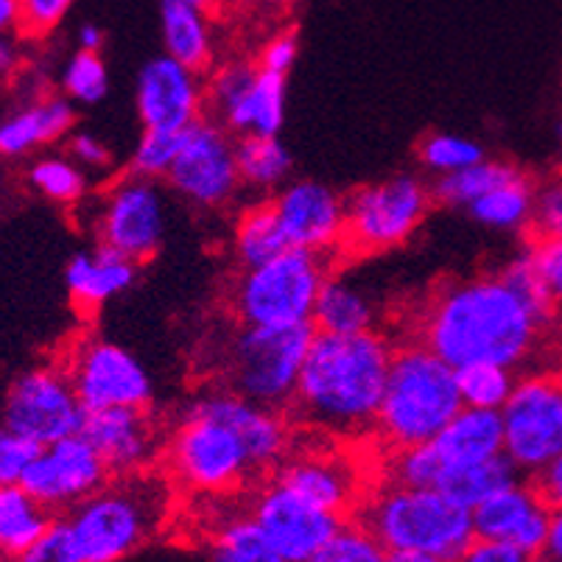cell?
<instances>
[{
  "label": "cell",
  "instance_id": "obj_18",
  "mask_svg": "<svg viewBox=\"0 0 562 562\" xmlns=\"http://www.w3.org/2000/svg\"><path fill=\"white\" fill-rule=\"evenodd\" d=\"M135 104L143 130L186 132L207 110L202 74L166 54L155 56L137 76Z\"/></svg>",
  "mask_w": 562,
  "mask_h": 562
},
{
  "label": "cell",
  "instance_id": "obj_1",
  "mask_svg": "<svg viewBox=\"0 0 562 562\" xmlns=\"http://www.w3.org/2000/svg\"><path fill=\"white\" fill-rule=\"evenodd\" d=\"M546 334L549 328L498 272L439 285L417 316V341L453 370L470 364L518 370L540 350Z\"/></svg>",
  "mask_w": 562,
  "mask_h": 562
},
{
  "label": "cell",
  "instance_id": "obj_16",
  "mask_svg": "<svg viewBox=\"0 0 562 562\" xmlns=\"http://www.w3.org/2000/svg\"><path fill=\"white\" fill-rule=\"evenodd\" d=\"M110 470L81 434L65 437L34 453L20 487L32 493L48 513L74 509L110 482Z\"/></svg>",
  "mask_w": 562,
  "mask_h": 562
},
{
  "label": "cell",
  "instance_id": "obj_37",
  "mask_svg": "<svg viewBox=\"0 0 562 562\" xmlns=\"http://www.w3.org/2000/svg\"><path fill=\"white\" fill-rule=\"evenodd\" d=\"M423 168L434 177H448V173L464 171V168L476 166L487 157L484 146L473 137L451 135V132H431L417 146Z\"/></svg>",
  "mask_w": 562,
  "mask_h": 562
},
{
  "label": "cell",
  "instance_id": "obj_57",
  "mask_svg": "<svg viewBox=\"0 0 562 562\" xmlns=\"http://www.w3.org/2000/svg\"><path fill=\"white\" fill-rule=\"evenodd\" d=\"M104 48V32L95 23H85L79 29V50H90V54H101Z\"/></svg>",
  "mask_w": 562,
  "mask_h": 562
},
{
  "label": "cell",
  "instance_id": "obj_5",
  "mask_svg": "<svg viewBox=\"0 0 562 562\" xmlns=\"http://www.w3.org/2000/svg\"><path fill=\"white\" fill-rule=\"evenodd\" d=\"M356 520L386 551H426L451 562L476 538L473 515L434 487L378 484L364 495Z\"/></svg>",
  "mask_w": 562,
  "mask_h": 562
},
{
  "label": "cell",
  "instance_id": "obj_6",
  "mask_svg": "<svg viewBox=\"0 0 562 562\" xmlns=\"http://www.w3.org/2000/svg\"><path fill=\"white\" fill-rule=\"evenodd\" d=\"M328 278V255L285 249L266 263L241 269L229 285L227 305L247 328L305 325Z\"/></svg>",
  "mask_w": 562,
  "mask_h": 562
},
{
  "label": "cell",
  "instance_id": "obj_17",
  "mask_svg": "<svg viewBox=\"0 0 562 562\" xmlns=\"http://www.w3.org/2000/svg\"><path fill=\"white\" fill-rule=\"evenodd\" d=\"M274 216L291 249L330 255L345 241V199L316 180H294L272 196Z\"/></svg>",
  "mask_w": 562,
  "mask_h": 562
},
{
  "label": "cell",
  "instance_id": "obj_19",
  "mask_svg": "<svg viewBox=\"0 0 562 562\" xmlns=\"http://www.w3.org/2000/svg\"><path fill=\"white\" fill-rule=\"evenodd\" d=\"M81 437L95 448L110 476H132L149 470L162 439L149 408H104L90 412L81 426Z\"/></svg>",
  "mask_w": 562,
  "mask_h": 562
},
{
  "label": "cell",
  "instance_id": "obj_48",
  "mask_svg": "<svg viewBox=\"0 0 562 562\" xmlns=\"http://www.w3.org/2000/svg\"><path fill=\"white\" fill-rule=\"evenodd\" d=\"M37 451L40 448L32 446L29 439L18 437L7 426H0V487L20 484L25 468H29Z\"/></svg>",
  "mask_w": 562,
  "mask_h": 562
},
{
  "label": "cell",
  "instance_id": "obj_54",
  "mask_svg": "<svg viewBox=\"0 0 562 562\" xmlns=\"http://www.w3.org/2000/svg\"><path fill=\"white\" fill-rule=\"evenodd\" d=\"M543 557H549L551 562H562V509H554V513H551V526L549 538H546Z\"/></svg>",
  "mask_w": 562,
  "mask_h": 562
},
{
  "label": "cell",
  "instance_id": "obj_34",
  "mask_svg": "<svg viewBox=\"0 0 562 562\" xmlns=\"http://www.w3.org/2000/svg\"><path fill=\"white\" fill-rule=\"evenodd\" d=\"M513 162L504 160H490L484 157L476 166L464 168V171L448 173V177H437L434 182V202L446 204V207H470V204L498 188L501 182L509 180L515 173Z\"/></svg>",
  "mask_w": 562,
  "mask_h": 562
},
{
  "label": "cell",
  "instance_id": "obj_58",
  "mask_svg": "<svg viewBox=\"0 0 562 562\" xmlns=\"http://www.w3.org/2000/svg\"><path fill=\"white\" fill-rule=\"evenodd\" d=\"M386 562H451V560L437 554H426V551H390V560Z\"/></svg>",
  "mask_w": 562,
  "mask_h": 562
},
{
  "label": "cell",
  "instance_id": "obj_33",
  "mask_svg": "<svg viewBox=\"0 0 562 562\" xmlns=\"http://www.w3.org/2000/svg\"><path fill=\"white\" fill-rule=\"evenodd\" d=\"M285 249L291 247L285 241L283 229H280L278 216H274L272 202L252 204L249 211L238 216L233 233V255L241 269L266 263V260L278 258Z\"/></svg>",
  "mask_w": 562,
  "mask_h": 562
},
{
  "label": "cell",
  "instance_id": "obj_12",
  "mask_svg": "<svg viewBox=\"0 0 562 562\" xmlns=\"http://www.w3.org/2000/svg\"><path fill=\"white\" fill-rule=\"evenodd\" d=\"M85 406L76 397L65 367H34L9 386L3 426L32 446L45 448L81 434Z\"/></svg>",
  "mask_w": 562,
  "mask_h": 562
},
{
  "label": "cell",
  "instance_id": "obj_41",
  "mask_svg": "<svg viewBox=\"0 0 562 562\" xmlns=\"http://www.w3.org/2000/svg\"><path fill=\"white\" fill-rule=\"evenodd\" d=\"M390 551L383 549L370 531L359 524L356 518H347L339 529L334 531V538L322 546L308 562H386Z\"/></svg>",
  "mask_w": 562,
  "mask_h": 562
},
{
  "label": "cell",
  "instance_id": "obj_45",
  "mask_svg": "<svg viewBox=\"0 0 562 562\" xmlns=\"http://www.w3.org/2000/svg\"><path fill=\"white\" fill-rule=\"evenodd\" d=\"M529 229L535 241H562V171L535 188Z\"/></svg>",
  "mask_w": 562,
  "mask_h": 562
},
{
  "label": "cell",
  "instance_id": "obj_40",
  "mask_svg": "<svg viewBox=\"0 0 562 562\" xmlns=\"http://www.w3.org/2000/svg\"><path fill=\"white\" fill-rule=\"evenodd\" d=\"M498 274L507 280L509 289H513L515 294H518V297L535 311V316L543 322L546 328H554L560 319H557V311L554 305H551L549 291H546L543 278H540L535 258H531V249H524V252L515 255L513 260H507V266H504Z\"/></svg>",
  "mask_w": 562,
  "mask_h": 562
},
{
  "label": "cell",
  "instance_id": "obj_60",
  "mask_svg": "<svg viewBox=\"0 0 562 562\" xmlns=\"http://www.w3.org/2000/svg\"><path fill=\"white\" fill-rule=\"evenodd\" d=\"M182 3H191V7H199V9H211L216 0H182Z\"/></svg>",
  "mask_w": 562,
  "mask_h": 562
},
{
  "label": "cell",
  "instance_id": "obj_3",
  "mask_svg": "<svg viewBox=\"0 0 562 562\" xmlns=\"http://www.w3.org/2000/svg\"><path fill=\"white\" fill-rule=\"evenodd\" d=\"M171 513V479L143 470L112 476L68 513L81 562H121L155 538Z\"/></svg>",
  "mask_w": 562,
  "mask_h": 562
},
{
  "label": "cell",
  "instance_id": "obj_9",
  "mask_svg": "<svg viewBox=\"0 0 562 562\" xmlns=\"http://www.w3.org/2000/svg\"><path fill=\"white\" fill-rule=\"evenodd\" d=\"M434 191L414 173H395L390 180L370 182L345 199L347 255L390 252L412 238L431 213Z\"/></svg>",
  "mask_w": 562,
  "mask_h": 562
},
{
  "label": "cell",
  "instance_id": "obj_2",
  "mask_svg": "<svg viewBox=\"0 0 562 562\" xmlns=\"http://www.w3.org/2000/svg\"><path fill=\"white\" fill-rule=\"evenodd\" d=\"M392 356L395 345L381 330L352 336L316 334L289 408L305 426L334 437H364L375 431Z\"/></svg>",
  "mask_w": 562,
  "mask_h": 562
},
{
  "label": "cell",
  "instance_id": "obj_56",
  "mask_svg": "<svg viewBox=\"0 0 562 562\" xmlns=\"http://www.w3.org/2000/svg\"><path fill=\"white\" fill-rule=\"evenodd\" d=\"M20 68V48L12 37L0 40V79H9Z\"/></svg>",
  "mask_w": 562,
  "mask_h": 562
},
{
  "label": "cell",
  "instance_id": "obj_24",
  "mask_svg": "<svg viewBox=\"0 0 562 562\" xmlns=\"http://www.w3.org/2000/svg\"><path fill=\"white\" fill-rule=\"evenodd\" d=\"M446 468L453 464H476L504 457V426L501 412L462 406L448 426L431 439Z\"/></svg>",
  "mask_w": 562,
  "mask_h": 562
},
{
  "label": "cell",
  "instance_id": "obj_51",
  "mask_svg": "<svg viewBox=\"0 0 562 562\" xmlns=\"http://www.w3.org/2000/svg\"><path fill=\"white\" fill-rule=\"evenodd\" d=\"M70 160L79 162L81 168H90V171H101V168L112 166V151L106 149V143L101 137L90 135V132H76L70 137Z\"/></svg>",
  "mask_w": 562,
  "mask_h": 562
},
{
  "label": "cell",
  "instance_id": "obj_62",
  "mask_svg": "<svg viewBox=\"0 0 562 562\" xmlns=\"http://www.w3.org/2000/svg\"><path fill=\"white\" fill-rule=\"evenodd\" d=\"M529 562H551V560H549V557L538 554V557H529Z\"/></svg>",
  "mask_w": 562,
  "mask_h": 562
},
{
  "label": "cell",
  "instance_id": "obj_29",
  "mask_svg": "<svg viewBox=\"0 0 562 562\" xmlns=\"http://www.w3.org/2000/svg\"><path fill=\"white\" fill-rule=\"evenodd\" d=\"M520 479L518 470L513 468L507 457L490 459V462H476V464H453V468H442L434 490L451 498L453 504H459L462 509L473 513L476 507H482L484 501L493 498L495 493L507 490L509 484H515Z\"/></svg>",
  "mask_w": 562,
  "mask_h": 562
},
{
  "label": "cell",
  "instance_id": "obj_20",
  "mask_svg": "<svg viewBox=\"0 0 562 562\" xmlns=\"http://www.w3.org/2000/svg\"><path fill=\"white\" fill-rule=\"evenodd\" d=\"M191 403L224 423L235 437L241 439L258 476L269 470L274 473L291 453V426L278 408L260 406V403L247 401L229 390L211 392Z\"/></svg>",
  "mask_w": 562,
  "mask_h": 562
},
{
  "label": "cell",
  "instance_id": "obj_15",
  "mask_svg": "<svg viewBox=\"0 0 562 562\" xmlns=\"http://www.w3.org/2000/svg\"><path fill=\"white\" fill-rule=\"evenodd\" d=\"M247 513L285 562H308L345 524L339 515L314 507L278 479L255 490Z\"/></svg>",
  "mask_w": 562,
  "mask_h": 562
},
{
  "label": "cell",
  "instance_id": "obj_49",
  "mask_svg": "<svg viewBox=\"0 0 562 562\" xmlns=\"http://www.w3.org/2000/svg\"><path fill=\"white\" fill-rule=\"evenodd\" d=\"M529 249L546 291H549L557 319L562 322V241H535Z\"/></svg>",
  "mask_w": 562,
  "mask_h": 562
},
{
  "label": "cell",
  "instance_id": "obj_22",
  "mask_svg": "<svg viewBox=\"0 0 562 562\" xmlns=\"http://www.w3.org/2000/svg\"><path fill=\"white\" fill-rule=\"evenodd\" d=\"M280 484L303 495L314 507L339 515L341 520L356 518L367 490L347 459L330 453H300L285 457L283 464L272 473Z\"/></svg>",
  "mask_w": 562,
  "mask_h": 562
},
{
  "label": "cell",
  "instance_id": "obj_21",
  "mask_svg": "<svg viewBox=\"0 0 562 562\" xmlns=\"http://www.w3.org/2000/svg\"><path fill=\"white\" fill-rule=\"evenodd\" d=\"M551 513L535 482L526 484L518 479L507 490L495 493L482 507L473 509V531L476 538L501 540L513 546L520 554L538 557L543 554L546 538H549Z\"/></svg>",
  "mask_w": 562,
  "mask_h": 562
},
{
  "label": "cell",
  "instance_id": "obj_38",
  "mask_svg": "<svg viewBox=\"0 0 562 562\" xmlns=\"http://www.w3.org/2000/svg\"><path fill=\"white\" fill-rule=\"evenodd\" d=\"M32 186L50 202L76 204L87 193V171L70 157H43L32 168Z\"/></svg>",
  "mask_w": 562,
  "mask_h": 562
},
{
  "label": "cell",
  "instance_id": "obj_55",
  "mask_svg": "<svg viewBox=\"0 0 562 562\" xmlns=\"http://www.w3.org/2000/svg\"><path fill=\"white\" fill-rule=\"evenodd\" d=\"M20 32V0H0V40Z\"/></svg>",
  "mask_w": 562,
  "mask_h": 562
},
{
  "label": "cell",
  "instance_id": "obj_10",
  "mask_svg": "<svg viewBox=\"0 0 562 562\" xmlns=\"http://www.w3.org/2000/svg\"><path fill=\"white\" fill-rule=\"evenodd\" d=\"M504 457L520 476H538L562 453V370H531L518 375L501 408Z\"/></svg>",
  "mask_w": 562,
  "mask_h": 562
},
{
  "label": "cell",
  "instance_id": "obj_11",
  "mask_svg": "<svg viewBox=\"0 0 562 562\" xmlns=\"http://www.w3.org/2000/svg\"><path fill=\"white\" fill-rule=\"evenodd\" d=\"M101 247L146 263L166 241V199L157 180L130 171L104 191L93 216Z\"/></svg>",
  "mask_w": 562,
  "mask_h": 562
},
{
  "label": "cell",
  "instance_id": "obj_52",
  "mask_svg": "<svg viewBox=\"0 0 562 562\" xmlns=\"http://www.w3.org/2000/svg\"><path fill=\"white\" fill-rule=\"evenodd\" d=\"M453 562H529V557L501 540L473 538Z\"/></svg>",
  "mask_w": 562,
  "mask_h": 562
},
{
  "label": "cell",
  "instance_id": "obj_8",
  "mask_svg": "<svg viewBox=\"0 0 562 562\" xmlns=\"http://www.w3.org/2000/svg\"><path fill=\"white\" fill-rule=\"evenodd\" d=\"M162 453H166L168 479L191 493H235L249 479L258 476L241 439L193 403H188L173 431L168 434Z\"/></svg>",
  "mask_w": 562,
  "mask_h": 562
},
{
  "label": "cell",
  "instance_id": "obj_39",
  "mask_svg": "<svg viewBox=\"0 0 562 562\" xmlns=\"http://www.w3.org/2000/svg\"><path fill=\"white\" fill-rule=\"evenodd\" d=\"M255 76H258V65L247 63V59H229L211 70V76L204 79V99H207L213 121H222L247 95Z\"/></svg>",
  "mask_w": 562,
  "mask_h": 562
},
{
  "label": "cell",
  "instance_id": "obj_31",
  "mask_svg": "<svg viewBox=\"0 0 562 562\" xmlns=\"http://www.w3.org/2000/svg\"><path fill=\"white\" fill-rule=\"evenodd\" d=\"M535 188H538L535 180L526 177L520 168H515L509 180H504L498 188L476 199L468 207V213L473 216V222L484 224L490 229H498V233H524L531 224Z\"/></svg>",
  "mask_w": 562,
  "mask_h": 562
},
{
  "label": "cell",
  "instance_id": "obj_13",
  "mask_svg": "<svg viewBox=\"0 0 562 562\" xmlns=\"http://www.w3.org/2000/svg\"><path fill=\"white\" fill-rule=\"evenodd\" d=\"M166 182L177 196L202 211L227 207L241 188L233 135L213 117H199L180 132V151Z\"/></svg>",
  "mask_w": 562,
  "mask_h": 562
},
{
  "label": "cell",
  "instance_id": "obj_59",
  "mask_svg": "<svg viewBox=\"0 0 562 562\" xmlns=\"http://www.w3.org/2000/svg\"><path fill=\"white\" fill-rule=\"evenodd\" d=\"M554 143H557V157H560V166H562V117H560V121H557Z\"/></svg>",
  "mask_w": 562,
  "mask_h": 562
},
{
  "label": "cell",
  "instance_id": "obj_32",
  "mask_svg": "<svg viewBox=\"0 0 562 562\" xmlns=\"http://www.w3.org/2000/svg\"><path fill=\"white\" fill-rule=\"evenodd\" d=\"M235 162H238V177L241 186L255 191H278L289 182L291 160L289 149L278 137L244 135L235 140Z\"/></svg>",
  "mask_w": 562,
  "mask_h": 562
},
{
  "label": "cell",
  "instance_id": "obj_36",
  "mask_svg": "<svg viewBox=\"0 0 562 562\" xmlns=\"http://www.w3.org/2000/svg\"><path fill=\"white\" fill-rule=\"evenodd\" d=\"M515 370L501 364H470L457 370V386L462 406L470 408H490L501 412L515 390Z\"/></svg>",
  "mask_w": 562,
  "mask_h": 562
},
{
  "label": "cell",
  "instance_id": "obj_4",
  "mask_svg": "<svg viewBox=\"0 0 562 562\" xmlns=\"http://www.w3.org/2000/svg\"><path fill=\"white\" fill-rule=\"evenodd\" d=\"M462 408L457 370L412 339L395 347L375 417V437L390 451L431 442Z\"/></svg>",
  "mask_w": 562,
  "mask_h": 562
},
{
  "label": "cell",
  "instance_id": "obj_35",
  "mask_svg": "<svg viewBox=\"0 0 562 562\" xmlns=\"http://www.w3.org/2000/svg\"><path fill=\"white\" fill-rule=\"evenodd\" d=\"M213 562H285L278 551L269 546L263 531L255 526L249 513L233 515L216 526L211 546Z\"/></svg>",
  "mask_w": 562,
  "mask_h": 562
},
{
  "label": "cell",
  "instance_id": "obj_14",
  "mask_svg": "<svg viewBox=\"0 0 562 562\" xmlns=\"http://www.w3.org/2000/svg\"><path fill=\"white\" fill-rule=\"evenodd\" d=\"M65 372L87 414L104 408H149L155 397L146 367L126 347L99 336H87L70 347Z\"/></svg>",
  "mask_w": 562,
  "mask_h": 562
},
{
  "label": "cell",
  "instance_id": "obj_28",
  "mask_svg": "<svg viewBox=\"0 0 562 562\" xmlns=\"http://www.w3.org/2000/svg\"><path fill=\"white\" fill-rule=\"evenodd\" d=\"M285 121V76L266 74L258 68L252 87L238 104L218 121L229 135L278 137Z\"/></svg>",
  "mask_w": 562,
  "mask_h": 562
},
{
  "label": "cell",
  "instance_id": "obj_25",
  "mask_svg": "<svg viewBox=\"0 0 562 562\" xmlns=\"http://www.w3.org/2000/svg\"><path fill=\"white\" fill-rule=\"evenodd\" d=\"M160 32L166 56L177 59L196 74H211L213 54V29L207 20V9L191 7L182 0H162L160 3Z\"/></svg>",
  "mask_w": 562,
  "mask_h": 562
},
{
  "label": "cell",
  "instance_id": "obj_50",
  "mask_svg": "<svg viewBox=\"0 0 562 562\" xmlns=\"http://www.w3.org/2000/svg\"><path fill=\"white\" fill-rule=\"evenodd\" d=\"M300 56V43L297 37L291 32H280L274 34L269 43L260 48V56H258V68L266 70V74H274V76H289V70L294 68V63H297Z\"/></svg>",
  "mask_w": 562,
  "mask_h": 562
},
{
  "label": "cell",
  "instance_id": "obj_26",
  "mask_svg": "<svg viewBox=\"0 0 562 562\" xmlns=\"http://www.w3.org/2000/svg\"><path fill=\"white\" fill-rule=\"evenodd\" d=\"M76 112L68 99H43L0 121V155H29L37 146L54 143L74 130Z\"/></svg>",
  "mask_w": 562,
  "mask_h": 562
},
{
  "label": "cell",
  "instance_id": "obj_46",
  "mask_svg": "<svg viewBox=\"0 0 562 562\" xmlns=\"http://www.w3.org/2000/svg\"><path fill=\"white\" fill-rule=\"evenodd\" d=\"M12 562H81V554L79 549H76L74 531H70L68 520H50V526L45 529L43 538L34 546H29V549Z\"/></svg>",
  "mask_w": 562,
  "mask_h": 562
},
{
  "label": "cell",
  "instance_id": "obj_27",
  "mask_svg": "<svg viewBox=\"0 0 562 562\" xmlns=\"http://www.w3.org/2000/svg\"><path fill=\"white\" fill-rule=\"evenodd\" d=\"M311 325L316 334H370V330H378V305L372 303L370 294H364L347 280L328 278L316 297Z\"/></svg>",
  "mask_w": 562,
  "mask_h": 562
},
{
  "label": "cell",
  "instance_id": "obj_61",
  "mask_svg": "<svg viewBox=\"0 0 562 562\" xmlns=\"http://www.w3.org/2000/svg\"><path fill=\"white\" fill-rule=\"evenodd\" d=\"M266 3H269V7H278V9H283V7H289L291 0H266Z\"/></svg>",
  "mask_w": 562,
  "mask_h": 562
},
{
  "label": "cell",
  "instance_id": "obj_42",
  "mask_svg": "<svg viewBox=\"0 0 562 562\" xmlns=\"http://www.w3.org/2000/svg\"><path fill=\"white\" fill-rule=\"evenodd\" d=\"M63 90L76 104H99L110 93V74L101 54L76 50L63 70Z\"/></svg>",
  "mask_w": 562,
  "mask_h": 562
},
{
  "label": "cell",
  "instance_id": "obj_30",
  "mask_svg": "<svg viewBox=\"0 0 562 562\" xmlns=\"http://www.w3.org/2000/svg\"><path fill=\"white\" fill-rule=\"evenodd\" d=\"M54 520V513L20 484L0 487V562H12L37 543Z\"/></svg>",
  "mask_w": 562,
  "mask_h": 562
},
{
  "label": "cell",
  "instance_id": "obj_43",
  "mask_svg": "<svg viewBox=\"0 0 562 562\" xmlns=\"http://www.w3.org/2000/svg\"><path fill=\"white\" fill-rule=\"evenodd\" d=\"M442 468L446 464H442L439 453L434 451L431 442L390 451V462H386L390 482L406 484V487H434Z\"/></svg>",
  "mask_w": 562,
  "mask_h": 562
},
{
  "label": "cell",
  "instance_id": "obj_7",
  "mask_svg": "<svg viewBox=\"0 0 562 562\" xmlns=\"http://www.w3.org/2000/svg\"><path fill=\"white\" fill-rule=\"evenodd\" d=\"M316 330L311 322L289 328L238 325L222 350L224 390L269 408H289Z\"/></svg>",
  "mask_w": 562,
  "mask_h": 562
},
{
  "label": "cell",
  "instance_id": "obj_47",
  "mask_svg": "<svg viewBox=\"0 0 562 562\" xmlns=\"http://www.w3.org/2000/svg\"><path fill=\"white\" fill-rule=\"evenodd\" d=\"M74 0H20V34L40 40L68 18Z\"/></svg>",
  "mask_w": 562,
  "mask_h": 562
},
{
  "label": "cell",
  "instance_id": "obj_23",
  "mask_svg": "<svg viewBox=\"0 0 562 562\" xmlns=\"http://www.w3.org/2000/svg\"><path fill=\"white\" fill-rule=\"evenodd\" d=\"M137 280V263L106 247L85 249L70 258L65 269V285L74 305L85 314L104 308L110 300L121 297Z\"/></svg>",
  "mask_w": 562,
  "mask_h": 562
},
{
  "label": "cell",
  "instance_id": "obj_44",
  "mask_svg": "<svg viewBox=\"0 0 562 562\" xmlns=\"http://www.w3.org/2000/svg\"><path fill=\"white\" fill-rule=\"evenodd\" d=\"M177 151H180V132L143 130L135 155H132V171L157 182L166 180L177 160Z\"/></svg>",
  "mask_w": 562,
  "mask_h": 562
},
{
  "label": "cell",
  "instance_id": "obj_53",
  "mask_svg": "<svg viewBox=\"0 0 562 562\" xmlns=\"http://www.w3.org/2000/svg\"><path fill=\"white\" fill-rule=\"evenodd\" d=\"M535 487L540 490L551 509H562V453L535 476Z\"/></svg>",
  "mask_w": 562,
  "mask_h": 562
}]
</instances>
